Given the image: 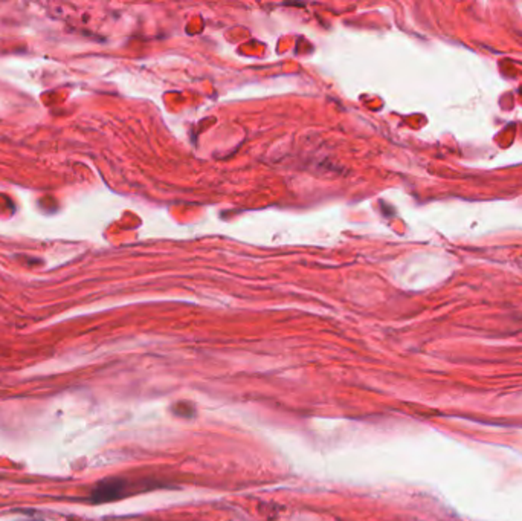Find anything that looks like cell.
I'll list each match as a JSON object with an SVG mask.
<instances>
[{
	"label": "cell",
	"mask_w": 522,
	"mask_h": 521,
	"mask_svg": "<svg viewBox=\"0 0 522 521\" xmlns=\"http://www.w3.org/2000/svg\"><path fill=\"white\" fill-rule=\"evenodd\" d=\"M126 481L121 479H109L104 481H99L90 494V500L94 503H106L117 500L124 494Z\"/></svg>",
	"instance_id": "1"
}]
</instances>
